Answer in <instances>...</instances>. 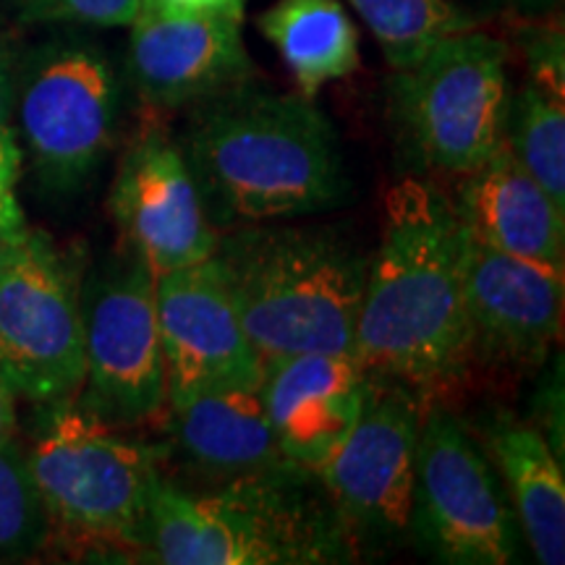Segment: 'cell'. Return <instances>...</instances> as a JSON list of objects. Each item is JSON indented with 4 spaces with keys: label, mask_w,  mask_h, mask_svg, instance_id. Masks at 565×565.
Instances as JSON below:
<instances>
[{
    "label": "cell",
    "mask_w": 565,
    "mask_h": 565,
    "mask_svg": "<svg viewBox=\"0 0 565 565\" xmlns=\"http://www.w3.org/2000/svg\"><path fill=\"white\" fill-rule=\"evenodd\" d=\"M84 383L76 404L116 429L160 422L168 408L154 273L131 249L82 278Z\"/></svg>",
    "instance_id": "ba28073f"
},
{
    "label": "cell",
    "mask_w": 565,
    "mask_h": 565,
    "mask_svg": "<svg viewBox=\"0 0 565 565\" xmlns=\"http://www.w3.org/2000/svg\"><path fill=\"white\" fill-rule=\"evenodd\" d=\"M505 145L565 207V66L561 63H529L526 82L511 95Z\"/></svg>",
    "instance_id": "44dd1931"
},
{
    "label": "cell",
    "mask_w": 565,
    "mask_h": 565,
    "mask_svg": "<svg viewBox=\"0 0 565 565\" xmlns=\"http://www.w3.org/2000/svg\"><path fill=\"white\" fill-rule=\"evenodd\" d=\"M454 204L477 242L565 270V207L513 158L508 145L461 175Z\"/></svg>",
    "instance_id": "ac0fdd59"
},
{
    "label": "cell",
    "mask_w": 565,
    "mask_h": 565,
    "mask_svg": "<svg viewBox=\"0 0 565 565\" xmlns=\"http://www.w3.org/2000/svg\"><path fill=\"white\" fill-rule=\"evenodd\" d=\"M19 233L21 231H0V263H3L6 252L11 249V244L19 238Z\"/></svg>",
    "instance_id": "f1b7e54d"
},
{
    "label": "cell",
    "mask_w": 565,
    "mask_h": 565,
    "mask_svg": "<svg viewBox=\"0 0 565 565\" xmlns=\"http://www.w3.org/2000/svg\"><path fill=\"white\" fill-rule=\"evenodd\" d=\"M53 526L17 437L0 445V561H24L51 540Z\"/></svg>",
    "instance_id": "603a6c76"
},
{
    "label": "cell",
    "mask_w": 565,
    "mask_h": 565,
    "mask_svg": "<svg viewBox=\"0 0 565 565\" xmlns=\"http://www.w3.org/2000/svg\"><path fill=\"white\" fill-rule=\"evenodd\" d=\"M13 92H17V68H13L9 47L0 42V126H11Z\"/></svg>",
    "instance_id": "4316f807"
},
{
    "label": "cell",
    "mask_w": 565,
    "mask_h": 565,
    "mask_svg": "<svg viewBox=\"0 0 565 565\" xmlns=\"http://www.w3.org/2000/svg\"><path fill=\"white\" fill-rule=\"evenodd\" d=\"M362 17L393 68L414 66L437 42L475 30V17L450 0H345Z\"/></svg>",
    "instance_id": "7402d4cb"
},
{
    "label": "cell",
    "mask_w": 565,
    "mask_h": 565,
    "mask_svg": "<svg viewBox=\"0 0 565 565\" xmlns=\"http://www.w3.org/2000/svg\"><path fill=\"white\" fill-rule=\"evenodd\" d=\"M257 26L309 100L362 63L359 30L341 0H275Z\"/></svg>",
    "instance_id": "ffe728a7"
},
{
    "label": "cell",
    "mask_w": 565,
    "mask_h": 565,
    "mask_svg": "<svg viewBox=\"0 0 565 565\" xmlns=\"http://www.w3.org/2000/svg\"><path fill=\"white\" fill-rule=\"evenodd\" d=\"M424 404L406 387L372 380L353 429L317 471L356 555L408 540Z\"/></svg>",
    "instance_id": "8fae6325"
},
{
    "label": "cell",
    "mask_w": 565,
    "mask_h": 565,
    "mask_svg": "<svg viewBox=\"0 0 565 565\" xmlns=\"http://www.w3.org/2000/svg\"><path fill=\"white\" fill-rule=\"evenodd\" d=\"M126 74L154 113L189 110L257 76L244 45V11L171 13L141 6Z\"/></svg>",
    "instance_id": "5bb4252c"
},
{
    "label": "cell",
    "mask_w": 565,
    "mask_h": 565,
    "mask_svg": "<svg viewBox=\"0 0 565 565\" xmlns=\"http://www.w3.org/2000/svg\"><path fill=\"white\" fill-rule=\"evenodd\" d=\"M121 103V74L97 42H45L17 71L13 116L51 192H76L97 173L116 145Z\"/></svg>",
    "instance_id": "52a82bcc"
},
{
    "label": "cell",
    "mask_w": 565,
    "mask_h": 565,
    "mask_svg": "<svg viewBox=\"0 0 565 565\" xmlns=\"http://www.w3.org/2000/svg\"><path fill=\"white\" fill-rule=\"evenodd\" d=\"M372 377L353 351H303L263 362V398L288 461L317 471L356 424Z\"/></svg>",
    "instance_id": "2e32d148"
},
{
    "label": "cell",
    "mask_w": 565,
    "mask_h": 565,
    "mask_svg": "<svg viewBox=\"0 0 565 565\" xmlns=\"http://www.w3.org/2000/svg\"><path fill=\"white\" fill-rule=\"evenodd\" d=\"M154 307L168 374V406L217 385L263 380L215 257L154 275Z\"/></svg>",
    "instance_id": "9a60e30c"
},
{
    "label": "cell",
    "mask_w": 565,
    "mask_h": 565,
    "mask_svg": "<svg viewBox=\"0 0 565 565\" xmlns=\"http://www.w3.org/2000/svg\"><path fill=\"white\" fill-rule=\"evenodd\" d=\"M408 540L448 565H505L519 557V524L498 471L440 398L424 404Z\"/></svg>",
    "instance_id": "9c48e42d"
},
{
    "label": "cell",
    "mask_w": 565,
    "mask_h": 565,
    "mask_svg": "<svg viewBox=\"0 0 565 565\" xmlns=\"http://www.w3.org/2000/svg\"><path fill=\"white\" fill-rule=\"evenodd\" d=\"M179 145L217 233L317 215L349 194L333 124L299 92L225 89L189 108Z\"/></svg>",
    "instance_id": "7a4b0ae2"
},
{
    "label": "cell",
    "mask_w": 565,
    "mask_h": 565,
    "mask_svg": "<svg viewBox=\"0 0 565 565\" xmlns=\"http://www.w3.org/2000/svg\"><path fill=\"white\" fill-rule=\"evenodd\" d=\"M231 299L259 356L353 351L370 259L341 233L249 223L217 233Z\"/></svg>",
    "instance_id": "277c9868"
},
{
    "label": "cell",
    "mask_w": 565,
    "mask_h": 565,
    "mask_svg": "<svg viewBox=\"0 0 565 565\" xmlns=\"http://www.w3.org/2000/svg\"><path fill=\"white\" fill-rule=\"evenodd\" d=\"M145 3L171 13H231L244 11L246 0H145Z\"/></svg>",
    "instance_id": "484cf974"
},
{
    "label": "cell",
    "mask_w": 565,
    "mask_h": 565,
    "mask_svg": "<svg viewBox=\"0 0 565 565\" xmlns=\"http://www.w3.org/2000/svg\"><path fill=\"white\" fill-rule=\"evenodd\" d=\"M17 393L11 391L9 380L0 374V445L17 437Z\"/></svg>",
    "instance_id": "83f0119b"
},
{
    "label": "cell",
    "mask_w": 565,
    "mask_h": 565,
    "mask_svg": "<svg viewBox=\"0 0 565 565\" xmlns=\"http://www.w3.org/2000/svg\"><path fill=\"white\" fill-rule=\"evenodd\" d=\"M466 228L433 179L406 175L383 200L353 353L377 383L437 401L469 372Z\"/></svg>",
    "instance_id": "6da1fadb"
},
{
    "label": "cell",
    "mask_w": 565,
    "mask_h": 565,
    "mask_svg": "<svg viewBox=\"0 0 565 565\" xmlns=\"http://www.w3.org/2000/svg\"><path fill=\"white\" fill-rule=\"evenodd\" d=\"M45 408L26 461L53 532L108 553L145 555L152 487L168 471L166 445L126 437L76 401Z\"/></svg>",
    "instance_id": "5b68a950"
},
{
    "label": "cell",
    "mask_w": 565,
    "mask_h": 565,
    "mask_svg": "<svg viewBox=\"0 0 565 565\" xmlns=\"http://www.w3.org/2000/svg\"><path fill=\"white\" fill-rule=\"evenodd\" d=\"M463 299L471 362L534 370L561 343L565 270L492 249L469 231Z\"/></svg>",
    "instance_id": "4fadbf2b"
},
{
    "label": "cell",
    "mask_w": 565,
    "mask_h": 565,
    "mask_svg": "<svg viewBox=\"0 0 565 565\" xmlns=\"http://www.w3.org/2000/svg\"><path fill=\"white\" fill-rule=\"evenodd\" d=\"M145 561L160 565H330L356 561L320 479L307 469L152 487Z\"/></svg>",
    "instance_id": "3957f363"
},
{
    "label": "cell",
    "mask_w": 565,
    "mask_h": 565,
    "mask_svg": "<svg viewBox=\"0 0 565 565\" xmlns=\"http://www.w3.org/2000/svg\"><path fill=\"white\" fill-rule=\"evenodd\" d=\"M508 108V51L477 30L437 42L387 84L395 139L422 173L461 179L490 160L505 145Z\"/></svg>",
    "instance_id": "8992f818"
},
{
    "label": "cell",
    "mask_w": 565,
    "mask_h": 565,
    "mask_svg": "<svg viewBox=\"0 0 565 565\" xmlns=\"http://www.w3.org/2000/svg\"><path fill=\"white\" fill-rule=\"evenodd\" d=\"M110 215L126 249L139 254L154 275L212 257L217 231L179 139L150 118L131 139L110 186Z\"/></svg>",
    "instance_id": "7c38bea8"
},
{
    "label": "cell",
    "mask_w": 565,
    "mask_h": 565,
    "mask_svg": "<svg viewBox=\"0 0 565 565\" xmlns=\"http://www.w3.org/2000/svg\"><path fill=\"white\" fill-rule=\"evenodd\" d=\"M82 278L53 238L26 225L0 263V374L38 406L74 401L84 383Z\"/></svg>",
    "instance_id": "30bf717a"
},
{
    "label": "cell",
    "mask_w": 565,
    "mask_h": 565,
    "mask_svg": "<svg viewBox=\"0 0 565 565\" xmlns=\"http://www.w3.org/2000/svg\"><path fill=\"white\" fill-rule=\"evenodd\" d=\"M162 429L168 437L166 461L179 458L183 469L207 484L301 469L275 440L263 380L189 395L166 408Z\"/></svg>",
    "instance_id": "e0dca14e"
},
{
    "label": "cell",
    "mask_w": 565,
    "mask_h": 565,
    "mask_svg": "<svg viewBox=\"0 0 565 565\" xmlns=\"http://www.w3.org/2000/svg\"><path fill=\"white\" fill-rule=\"evenodd\" d=\"M145 0H19L26 21L82 26H129Z\"/></svg>",
    "instance_id": "cb8c5ba5"
},
{
    "label": "cell",
    "mask_w": 565,
    "mask_h": 565,
    "mask_svg": "<svg viewBox=\"0 0 565 565\" xmlns=\"http://www.w3.org/2000/svg\"><path fill=\"white\" fill-rule=\"evenodd\" d=\"M21 147L11 126H0V231H24L26 221L19 204Z\"/></svg>",
    "instance_id": "d4e9b609"
},
{
    "label": "cell",
    "mask_w": 565,
    "mask_h": 565,
    "mask_svg": "<svg viewBox=\"0 0 565 565\" xmlns=\"http://www.w3.org/2000/svg\"><path fill=\"white\" fill-rule=\"evenodd\" d=\"M515 508V524L542 565L565 563L563 458L536 424L508 412L487 414L477 435Z\"/></svg>",
    "instance_id": "d6986e66"
}]
</instances>
